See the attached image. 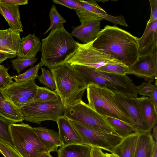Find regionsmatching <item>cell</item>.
<instances>
[{
    "label": "cell",
    "instance_id": "ee69618b",
    "mask_svg": "<svg viewBox=\"0 0 157 157\" xmlns=\"http://www.w3.org/2000/svg\"><path fill=\"white\" fill-rule=\"evenodd\" d=\"M15 55L0 52V63L8 59H11L16 56Z\"/></svg>",
    "mask_w": 157,
    "mask_h": 157
},
{
    "label": "cell",
    "instance_id": "7402d4cb",
    "mask_svg": "<svg viewBox=\"0 0 157 157\" xmlns=\"http://www.w3.org/2000/svg\"><path fill=\"white\" fill-rule=\"evenodd\" d=\"M0 116L13 123L22 122L24 118L20 109L6 100L0 89Z\"/></svg>",
    "mask_w": 157,
    "mask_h": 157
},
{
    "label": "cell",
    "instance_id": "7bdbcfd3",
    "mask_svg": "<svg viewBox=\"0 0 157 157\" xmlns=\"http://www.w3.org/2000/svg\"><path fill=\"white\" fill-rule=\"evenodd\" d=\"M101 149L91 147V157H105L104 153Z\"/></svg>",
    "mask_w": 157,
    "mask_h": 157
},
{
    "label": "cell",
    "instance_id": "8d00e7d4",
    "mask_svg": "<svg viewBox=\"0 0 157 157\" xmlns=\"http://www.w3.org/2000/svg\"><path fill=\"white\" fill-rule=\"evenodd\" d=\"M0 152L4 157H22L13 146L0 140Z\"/></svg>",
    "mask_w": 157,
    "mask_h": 157
},
{
    "label": "cell",
    "instance_id": "83f0119b",
    "mask_svg": "<svg viewBox=\"0 0 157 157\" xmlns=\"http://www.w3.org/2000/svg\"><path fill=\"white\" fill-rule=\"evenodd\" d=\"M96 69L100 72L124 75L128 74L129 67L122 63H118L107 64Z\"/></svg>",
    "mask_w": 157,
    "mask_h": 157
},
{
    "label": "cell",
    "instance_id": "4fadbf2b",
    "mask_svg": "<svg viewBox=\"0 0 157 157\" xmlns=\"http://www.w3.org/2000/svg\"><path fill=\"white\" fill-rule=\"evenodd\" d=\"M128 74H133L151 82L157 77V53L139 56L136 62L129 67Z\"/></svg>",
    "mask_w": 157,
    "mask_h": 157
},
{
    "label": "cell",
    "instance_id": "30bf717a",
    "mask_svg": "<svg viewBox=\"0 0 157 157\" xmlns=\"http://www.w3.org/2000/svg\"><path fill=\"white\" fill-rule=\"evenodd\" d=\"M65 116L68 119L118 135L106 117L97 113L82 100L71 107L65 109Z\"/></svg>",
    "mask_w": 157,
    "mask_h": 157
},
{
    "label": "cell",
    "instance_id": "ab89813d",
    "mask_svg": "<svg viewBox=\"0 0 157 157\" xmlns=\"http://www.w3.org/2000/svg\"><path fill=\"white\" fill-rule=\"evenodd\" d=\"M52 1L55 4L64 6L70 9L85 10L77 2L76 0H52Z\"/></svg>",
    "mask_w": 157,
    "mask_h": 157
},
{
    "label": "cell",
    "instance_id": "f1b7e54d",
    "mask_svg": "<svg viewBox=\"0 0 157 157\" xmlns=\"http://www.w3.org/2000/svg\"><path fill=\"white\" fill-rule=\"evenodd\" d=\"M41 67L40 63L32 67L25 73L12 77L17 83L22 82L31 79L35 80L39 77L38 72Z\"/></svg>",
    "mask_w": 157,
    "mask_h": 157
},
{
    "label": "cell",
    "instance_id": "1f68e13d",
    "mask_svg": "<svg viewBox=\"0 0 157 157\" xmlns=\"http://www.w3.org/2000/svg\"><path fill=\"white\" fill-rule=\"evenodd\" d=\"M50 24L49 28L44 33L46 34L49 30L60 26L66 22L65 19L58 12L56 6L52 5L49 13Z\"/></svg>",
    "mask_w": 157,
    "mask_h": 157
},
{
    "label": "cell",
    "instance_id": "836d02e7",
    "mask_svg": "<svg viewBox=\"0 0 157 157\" xmlns=\"http://www.w3.org/2000/svg\"><path fill=\"white\" fill-rule=\"evenodd\" d=\"M77 2L85 10L94 13L98 16L100 15L107 13L106 12L99 6L95 0H76Z\"/></svg>",
    "mask_w": 157,
    "mask_h": 157
},
{
    "label": "cell",
    "instance_id": "8992f818",
    "mask_svg": "<svg viewBox=\"0 0 157 157\" xmlns=\"http://www.w3.org/2000/svg\"><path fill=\"white\" fill-rule=\"evenodd\" d=\"M31 127L24 123L10 125L14 147L22 157H38L42 153L48 151Z\"/></svg>",
    "mask_w": 157,
    "mask_h": 157
},
{
    "label": "cell",
    "instance_id": "f546056e",
    "mask_svg": "<svg viewBox=\"0 0 157 157\" xmlns=\"http://www.w3.org/2000/svg\"><path fill=\"white\" fill-rule=\"evenodd\" d=\"M13 123L0 116V140L5 141L14 147L10 127Z\"/></svg>",
    "mask_w": 157,
    "mask_h": 157
},
{
    "label": "cell",
    "instance_id": "277c9868",
    "mask_svg": "<svg viewBox=\"0 0 157 157\" xmlns=\"http://www.w3.org/2000/svg\"><path fill=\"white\" fill-rule=\"evenodd\" d=\"M70 66L87 85L92 83L114 94L137 98V86L127 75H119L100 72L96 69L83 66Z\"/></svg>",
    "mask_w": 157,
    "mask_h": 157
},
{
    "label": "cell",
    "instance_id": "9a60e30c",
    "mask_svg": "<svg viewBox=\"0 0 157 157\" xmlns=\"http://www.w3.org/2000/svg\"><path fill=\"white\" fill-rule=\"evenodd\" d=\"M31 129L49 153L57 151L58 147L63 146L58 132L45 127H32Z\"/></svg>",
    "mask_w": 157,
    "mask_h": 157
},
{
    "label": "cell",
    "instance_id": "ffe728a7",
    "mask_svg": "<svg viewBox=\"0 0 157 157\" xmlns=\"http://www.w3.org/2000/svg\"><path fill=\"white\" fill-rule=\"evenodd\" d=\"M137 99L143 119L151 131L157 125V107L148 97H137Z\"/></svg>",
    "mask_w": 157,
    "mask_h": 157
},
{
    "label": "cell",
    "instance_id": "d6a6232c",
    "mask_svg": "<svg viewBox=\"0 0 157 157\" xmlns=\"http://www.w3.org/2000/svg\"><path fill=\"white\" fill-rule=\"evenodd\" d=\"M42 74L38 79L40 83L45 85L47 88L52 90H56V87L53 75L49 70L41 67Z\"/></svg>",
    "mask_w": 157,
    "mask_h": 157
},
{
    "label": "cell",
    "instance_id": "e575fe53",
    "mask_svg": "<svg viewBox=\"0 0 157 157\" xmlns=\"http://www.w3.org/2000/svg\"><path fill=\"white\" fill-rule=\"evenodd\" d=\"M38 58L25 59L17 57L11 60V62L13 69L18 74L27 67L33 66L36 62Z\"/></svg>",
    "mask_w": 157,
    "mask_h": 157
},
{
    "label": "cell",
    "instance_id": "bcb514c9",
    "mask_svg": "<svg viewBox=\"0 0 157 157\" xmlns=\"http://www.w3.org/2000/svg\"><path fill=\"white\" fill-rule=\"evenodd\" d=\"M152 136L155 141L157 142V126H155L153 129Z\"/></svg>",
    "mask_w": 157,
    "mask_h": 157
},
{
    "label": "cell",
    "instance_id": "b9f144b4",
    "mask_svg": "<svg viewBox=\"0 0 157 157\" xmlns=\"http://www.w3.org/2000/svg\"><path fill=\"white\" fill-rule=\"evenodd\" d=\"M28 3V0H0V3L15 6L25 5Z\"/></svg>",
    "mask_w": 157,
    "mask_h": 157
},
{
    "label": "cell",
    "instance_id": "603a6c76",
    "mask_svg": "<svg viewBox=\"0 0 157 157\" xmlns=\"http://www.w3.org/2000/svg\"><path fill=\"white\" fill-rule=\"evenodd\" d=\"M140 134L135 133L123 138L114 147L112 153L119 157H134Z\"/></svg>",
    "mask_w": 157,
    "mask_h": 157
},
{
    "label": "cell",
    "instance_id": "6da1fadb",
    "mask_svg": "<svg viewBox=\"0 0 157 157\" xmlns=\"http://www.w3.org/2000/svg\"><path fill=\"white\" fill-rule=\"evenodd\" d=\"M138 38L117 26L106 25L94 41L93 46L111 55L128 67L139 57Z\"/></svg>",
    "mask_w": 157,
    "mask_h": 157
},
{
    "label": "cell",
    "instance_id": "3957f363",
    "mask_svg": "<svg viewBox=\"0 0 157 157\" xmlns=\"http://www.w3.org/2000/svg\"><path fill=\"white\" fill-rule=\"evenodd\" d=\"M50 70L54 77L56 90L65 109L82 100L87 85L69 64L65 63Z\"/></svg>",
    "mask_w": 157,
    "mask_h": 157
},
{
    "label": "cell",
    "instance_id": "4dcf8cb0",
    "mask_svg": "<svg viewBox=\"0 0 157 157\" xmlns=\"http://www.w3.org/2000/svg\"><path fill=\"white\" fill-rule=\"evenodd\" d=\"M79 17L81 25H85L97 21H100L102 19L97 14L85 10H74Z\"/></svg>",
    "mask_w": 157,
    "mask_h": 157
},
{
    "label": "cell",
    "instance_id": "d6986e66",
    "mask_svg": "<svg viewBox=\"0 0 157 157\" xmlns=\"http://www.w3.org/2000/svg\"><path fill=\"white\" fill-rule=\"evenodd\" d=\"M56 122L63 146L73 144H82L78 133L67 117L65 116L59 117Z\"/></svg>",
    "mask_w": 157,
    "mask_h": 157
},
{
    "label": "cell",
    "instance_id": "c3c4849f",
    "mask_svg": "<svg viewBox=\"0 0 157 157\" xmlns=\"http://www.w3.org/2000/svg\"><path fill=\"white\" fill-rule=\"evenodd\" d=\"M105 157H119L116 154L111 153H105Z\"/></svg>",
    "mask_w": 157,
    "mask_h": 157
},
{
    "label": "cell",
    "instance_id": "cb8c5ba5",
    "mask_svg": "<svg viewBox=\"0 0 157 157\" xmlns=\"http://www.w3.org/2000/svg\"><path fill=\"white\" fill-rule=\"evenodd\" d=\"M151 132L140 134L134 157H152L155 143Z\"/></svg>",
    "mask_w": 157,
    "mask_h": 157
},
{
    "label": "cell",
    "instance_id": "f6af8a7d",
    "mask_svg": "<svg viewBox=\"0 0 157 157\" xmlns=\"http://www.w3.org/2000/svg\"><path fill=\"white\" fill-rule=\"evenodd\" d=\"M150 98L157 107V85H155L152 92Z\"/></svg>",
    "mask_w": 157,
    "mask_h": 157
},
{
    "label": "cell",
    "instance_id": "5bb4252c",
    "mask_svg": "<svg viewBox=\"0 0 157 157\" xmlns=\"http://www.w3.org/2000/svg\"><path fill=\"white\" fill-rule=\"evenodd\" d=\"M139 56L157 53V21L147 24L142 36L138 39Z\"/></svg>",
    "mask_w": 157,
    "mask_h": 157
},
{
    "label": "cell",
    "instance_id": "8fae6325",
    "mask_svg": "<svg viewBox=\"0 0 157 157\" xmlns=\"http://www.w3.org/2000/svg\"><path fill=\"white\" fill-rule=\"evenodd\" d=\"M35 80L31 79L22 82H15L7 88L2 90L5 99L20 109L33 102L38 86Z\"/></svg>",
    "mask_w": 157,
    "mask_h": 157
},
{
    "label": "cell",
    "instance_id": "484cf974",
    "mask_svg": "<svg viewBox=\"0 0 157 157\" xmlns=\"http://www.w3.org/2000/svg\"><path fill=\"white\" fill-rule=\"evenodd\" d=\"M106 118L117 134L123 138L133 133H138L132 125L112 117Z\"/></svg>",
    "mask_w": 157,
    "mask_h": 157
},
{
    "label": "cell",
    "instance_id": "ba28073f",
    "mask_svg": "<svg viewBox=\"0 0 157 157\" xmlns=\"http://www.w3.org/2000/svg\"><path fill=\"white\" fill-rule=\"evenodd\" d=\"M24 120L37 124L46 121L56 122L65 116V109L60 98L55 101L33 102L20 109Z\"/></svg>",
    "mask_w": 157,
    "mask_h": 157
},
{
    "label": "cell",
    "instance_id": "7a4b0ae2",
    "mask_svg": "<svg viewBox=\"0 0 157 157\" xmlns=\"http://www.w3.org/2000/svg\"><path fill=\"white\" fill-rule=\"evenodd\" d=\"M41 40L40 65L50 70L64 63L78 47V42L63 25L52 29L48 35Z\"/></svg>",
    "mask_w": 157,
    "mask_h": 157
},
{
    "label": "cell",
    "instance_id": "e0dca14e",
    "mask_svg": "<svg viewBox=\"0 0 157 157\" xmlns=\"http://www.w3.org/2000/svg\"><path fill=\"white\" fill-rule=\"evenodd\" d=\"M41 46L40 38L29 34L21 39L16 56L25 59L35 58L37 53L41 51Z\"/></svg>",
    "mask_w": 157,
    "mask_h": 157
},
{
    "label": "cell",
    "instance_id": "7dc6e473",
    "mask_svg": "<svg viewBox=\"0 0 157 157\" xmlns=\"http://www.w3.org/2000/svg\"><path fill=\"white\" fill-rule=\"evenodd\" d=\"M38 157H52L48 151L42 153Z\"/></svg>",
    "mask_w": 157,
    "mask_h": 157
},
{
    "label": "cell",
    "instance_id": "52a82bcc",
    "mask_svg": "<svg viewBox=\"0 0 157 157\" xmlns=\"http://www.w3.org/2000/svg\"><path fill=\"white\" fill-rule=\"evenodd\" d=\"M79 136L82 144L112 153L114 147L123 139L96 127L68 119Z\"/></svg>",
    "mask_w": 157,
    "mask_h": 157
},
{
    "label": "cell",
    "instance_id": "9c48e42d",
    "mask_svg": "<svg viewBox=\"0 0 157 157\" xmlns=\"http://www.w3.org/2000/svg\"><path fill=\"white\" fill-rule=\"evenodd\" d=\"M93 41L85 44L78 42L77 50L65 63L70 65H81L96 69L107 64L121 63L94 47Z\"/></svg>",
    "mask_w": 157,
    "mask_h": 157
},
{
    "label": "cell",
    "instance_id": "74e56055",
    "mask_svg": "<svg viewBox=\"0 0 157 157\" xmlns=\"http://www.w3.org/2000/svg\"><path fill=\"white\" fill-rule=\"evenodd\" d=\"M99 17L102 19H105L113 23L115 26H116L117 25H119L126 27L128 26L124 17L121 15L114 16L106 13L99 15Z\"/></svg>",
    "mask_w": 157,
    "mask_h": 157
},
{
    "label": "cell",
    "instance_id": "d4e9b609",
    "mask_svg": "<svg viewBox=\"0 0 157 157\" xmlns=\"http://www.w3.org/2000/svg\"><path fill=\"white\" fill-rule=\"evenodd\" d=\"M57 152L58 157H91V147L82 144L63 146Z\"/></svg>",
    "mask_w": 157,
    "mask_h": 157
},
{
    "label": "cell",
    "instance_id": "2e32d148",
    "mask_svg": "<svg viewBox=\"0 0 157 157\" xmlns=\"http://www.w3.org/2000/svg\"><path fill=\"white\" fill-rule=\"evenodd\" d=\"M21 40L18 31L10 28L0 30V52L16 55Z\"/></svg>",
    "mask_w": 157,
    "mask_h": 157
},
{
    "label": "cell",
    "instance_id": "60d3db41",
    "mask_svg": "<svg viewBox=\"0 0 157 157\" xmlns=\"http://www.w3.org/2000/svg\"><path fill=\"white\" fill-rule=\"evenodd\" d=\"M151 7V14L147 24L157 21V0H149Z\"/></svg>",
    "mask_w": 157,
    "mask_h": 157
},
{
    "label": "cell",
    "instance_id": "681fc988",
    "mask_svg": "<svg viewBox=\"0 0 157 157\" xmlns=\"http://www.w3.org/2000/svg\"><path fill=\"white\" fill-rule=\"evenodd\" d=\"M152 157H157V142L155 143Z\"/></svg>",
    "mask_w": 157,
    "mask_h": 157
},
{
    "label": "cell",
    "instance_id": "f35d334b",
    "mask_svg": "<svg viewBox=\"0 0 157 157\" xmlns=\"http://www.w3.org/2000/svg\"><path fill=\"white\" fill-rule=\"evenodd\" d=\"M155 85L151 82H143L141 85L137 86V93L143 96L150 97Z\"/></svg>",
    "mask_w": 157,
    "mask_h": 157
},
{
    "label": "cell",
    "instance_id": "7c38bea8",
    "mask_svg": "<svg viewBox=\"0 0 157 157\" xmlns=\"http://www.w3.org/2000/svg\"><path fill=\"white\" fill-rule=\"evenodd\" d=\"M118 104L125 114L131 119L134 128L141 134L151 132V131L144 121L136 98L119 93L114 94Z\"/></svg>",
    "mask_w": 157,
    "mask_h": 157
},
{
    "label": "cell",
    "instance_id": "ac0fdd59",
    "mask_svg": "<svg viewBox=\"0 0 157 157\" xmlns=\"http://www.w3.org/2000/svg\"><path fill=\"white\" fill-rule=\"evenodd\" d=\"M100 21L85 25H80L73 27L71 35L85 44L94 41L101 30Z\"/></svg>",
    "mask_w": 157,
    "mask_h": 157
},
{
    "label": "cell",
    "instance_id": "44dd1931",
    "mask_svg": "<svg viewBox=\"0 0 157 157\" xmlns=\"http://www.w3.org/2000/svg\"><path fill=\"white\" fill-rule=\"evenodd\" d=\"M0 13L5 18L10 28L20 32H23L18 6L0 3Z\"/></svg>",
    "mask_w": 157,
    "mask_h": 157
},
{
    "label": "cell",
    "instance_id": "5b68a950",
    "mask_svg": "<svg viewBox=\"0 0 157 157\" xmlns=\"http://www.w3.org/2000/svg\"><path fill=\"white\" fill-rule=\"evenodd\" d=\"M86 90L88 104L95 111L105 117L119 119L133 127L132 121L117 102L114 93L92 83L88 84Z\"/></svg>",
    "mask_w": 157,
    "mask_h": 157
},
{
    "label": "cell",
    "instance_id": "4316f807",
    "mask_svg": "<svg viewBox=\"0 0 157 157\" xmlns=\"http://www.w3.org/2000/svg\"><path fill=\"white\" fill-rule=\"evenodd\" d=\"M59 98L56 90H52L47 88L38 86L33 99V102H47L56 101Z\"/></svg>",
    "mask_w": 157,
    "mask_h": 157
},
{
    "label": "cell",
    "instance_id": "d590c367",
    "mask_svg": "<svg viewBox=\"0 0 157 157\" xmlns=\"http://www.w3.org/2000/svg\"><path fill=\"white\" fill-rule=\"evenodd\" d=\"M9 68L3 65H0V89H6L14 82L12 77L9 74Z\"/></svg>",
    "mask_w": 157,
    "mask_h": 157
}]
</instances>
